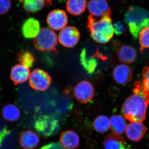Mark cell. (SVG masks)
<instances>
[{
	"instance_id": "cell-1",
	"label": "cell",
	"mask_w": 149,
	"mask_h": 149,
	"mask_svg": "<svg viewBox=\"0 0 149 149\" xmlns=\"http://www.w3.org/2000/svg\"><path fill=\"white\" fill-rule=\"evenodd\" d=\"M111 13L100 17H88L87 25L91 37L97 42L104 44L111 40L114 35Z\"/></svg>"
},
{
	"instance_id": "cell-2",
	"label": "cell",
	"mask_w": 149,
	"mask_h": 149,
	"mask_svg": "<svg viewBox=\"0 0 149 149\" xmlns=\"http://www.w3.org/2000/svg\"><path fill=\"white\" fill-rule=\"evenodd\" d=\"M149 100L147 97L133 93L125 100L121 108L123 117L131 122L142 123L146 119Z\"/></svg>"
},
{
	"instance_id": "cell-3",
	"label": "cell",
	"mask_w": 149,
	"mask_h": 149,
	"mask_svg": "<svg viewBox=\"0 0 149 149\" xmlns=\"http://www.w3.org/2000/svg\"><path fill=\"white\" fill-rule=\"evenodd\" d=\"M125 22L131 35L137 39L141 31L149 26V12L141 7H130L125 13Z\"/></svg>"
},
{
	"instance_id": "cell-4",
	"label": "cell",
	"mask_w": 149,
	"mask_h": 149,
	"mask_svg": "<svg viewBox=\"0 0 149 149\" xmlns=\"http://www.w3.org/2000/svg\"><path fill=\"white\" fill-rule=\"evenodd\" d=\"M34 42L35 48L41 52L55 50L57 36L52 29L44 27L34 39Z\"/></svg>"
},
{
	"instance_id": "cell-5",
	"label": "cell",
	"mask_w": 149,
	"mask_h": 149,
	"mask_svg": "<svg viewBox=\"0 0 149 149\" xmlns=\"http://www.w3.org/2000/svg\"><path fill=\"white\" fill-rule=\"evenodd\" d=\"M34 127L40 135L46 137L54 136L60 130L58 120L48 115L38 117L34 123Z\"/></svg>"
},
{
	"instance_id": "cell-6",
	"label": "cell",
	"mask_w": 149,
	"mask_h": 149,
	"mask_svg": "<svg viewBox=\"0 0 149 149\" xmlns=\"http://www.w3.org/2000/svg\"><path fill=\"white\" fill-rule=\"evenodd\" d=\"M52 81L50 76L42 70L35 69L29 75V85L33 89L37 91H47L49 88Z\"/></svg>"
},
{
	"instance_id": "cell-7",
	"label": "cell",
	"mask_w": 149,
	"mask_h": 149,
	"mask_svg": "<svg viewBox=\"0 0 149 149\" xmlns=\"http://www.w3.org/2000/svg\"><path fill=\"white\" fill-rule=\"evenodd\" d=\"M80 39V32L73 26H67L61 29L58 37L61 44L67 48H72L76 46Z\"/></svg>"
},
{
	"instance_id": "cell-8",
	"label": "cell",
	"mask_w": 149,
	"mask_h": 149,
	"mask_svg": "<svg viewBox=\"0 0 149 149\" xmlns=\"http://www.w3.org/2000/svg\"><path fill=\"white\" fill-rule=\"evenodd\" d=\"M74 95L76 100L83 104L91 102L95 95L93 85L86 80L78 83L74 88Z\"/></svg>"
},
{
	"instance_id": "cell-9",
	"label": "cell",
	"mask_w": 149,
	"mask_h": 149,
	"mask_svg": "<svg viewBox=\"0 0 149 149\" xmlns=\"http://www.w3.org/2000/svg\"><path fill=\"white\" fill-rule=\"evenodd\" d=\"M47 22L52 29L61 30L67 24L68 17L64 10L61 9L54 10L48 14Z\"/></svg>"
},
{
	"instance_id": "cell-10",
	"label": "cell",
	"mask_w": 149,
	"mask_h": 149,
	"mask_svg": "<svg viewBox=\"0 0 149 149\" xmlns=\"http://www.w3.org/2000/svg\"><path fill=\"white\" fill-rule=\"evenodd\" d=\"M133 72L131 68L125 64L117 65L113 71V76L116 83L120 85L128 84L132 80Z\"/></svg>"
},
{
	"instance_id": "cell-11",
	"label": "cell",
	"mask_w": 149,
	"mask_h": 149,
	"mask_svg": "<svg viewBox=\"0 0 149 149\" xmlns=\"http://www.w3.org/2000/svg\"><path fill=\"white\" fill-rule=\"evenodd\" d=\"M146 131V128L142 123L131 122L127 125L125 134L129 140L136 142L143 138Z\"/></svg>"
},
{
	"instance_id": "cell-12",
	"label": "cell",
	"mask_w": 149,
	"mask_h": 149,
	"mask_svg": "<svg viewBox=\"0 0 149 149\" xmlns=\"http://www.w3.org/2000/svg\"><path fill=\"white\" fill-rule=\"evenodd\" d=\"M59 141L61 146L65 149H75L80 146L79 136L72 130L63 132L61 134Z\"/></svg>"
},
{
	"instance_id": "cell-13",
	"label": "cell",
	"mask_w": 149,
	"mask_h": 149,
	"mask_svg": "<svg viewBox=\"0 0 149 149\" xmlns=\"http://www.w3.org/2000/svg\"><path fill=\"white\" fill-rule=\"evenodd\" d=\"M40 30V22L33 17L27 19L24 22L22 26V33L24 37L27 39L35 38Z\"/></svg>"
},
{
	"instance_id": "cell-14",
	"label": "cell",
	"mask_w": 149,
	"mask_h": 149,
	"mask_svg": "<svg viewBox=\"0 0 149 149\" xmlns=\"http://www.w3.org/2000/svg\"><path fill=\"white\" fill-rule=\"evenodd\" d=\"M88 9L93 16L100 17L111 12L106 0H90Z\"/></svg>"
},
{
	"instance_id": "cell-15",
	"label": "cell",
	"mask_w": 149,
	"mask_h": 149,
	"mask_svg": "<svg viewBox=\"0 0 149 149\" xmlns=\"http://www.w3.org/2000/svg\"><path fill=\"white\" fill-rule=\"evenodd\" d=\"M19 144L24 149H34L40 143V138L37 133L30 130L22 132L19 137Z\"/></svg>"
},
{
	"instance_id": "cell-16",
	"label": "cell",
	"mask_w": 149,
	"mask_h": 149,
	"mask_svg": "<svg viewBox=\"0 0 149 149\" xmlns=\"http://www.w3.org/2000/svg\"><path fill=\"white\" fill-rule=\"evenodd\" d=\"M22 3L23 9L27 13H35L44 8L52 5V0H19Z\"/></svg>"
},
{
	"instance_id": "cell-17",
	"label": "cell",
	"mask_w": 149,
	"mask_h": 149,
	"mask_svg": "<svg viewBox=\"0 0 149 149\" xmlns=\"http://www.w3.org/2000/svg\"><path fill=\"white\" fill-rule=\"evenodd\" d=\"M29 68L21 64H17L12 68L10 78L15 85L26 82L30 75Z\"/></svg>"
},
{
	"instance_id": "cell-18",
	"label": "cell",
	"mask_w": 149,
	"mask_h": 149,
	"mask_svg": "<svg viewBox=\"0 0 149 149\" xmlns=\"http://www.w3.org/2000/svg\"><path fill=\"white\" fill-rule=\"evenodd\" d=\"M104 146L105 149H125L126 142L122 136L113 133L107 136Z\"/></svg>"
},
{
	"instance_id": "cell-19",
	"label": "cell",
	"mask_w": 149,
	"mask_h": 149,
	"mask_svg": "<svg viewBox=\"0 0 149 149\" xmlns=\"http://www.w3.org/2000/svg\"><path fill=\"white\" fill-rule=\"evenodd\" d=\"M118 58L123 63L130 64L136 61L137 52L133 47L128 45L123 46L118 50Z\"/></svg>"
},
{
	"instance_id": "cell-20",
	"label": "cell",
	"mask_w": 149,
	"mask_h": 149,
	"mask_svg": "<svg viewBox=\"0 0 149 149\" xmlns=\"http://www.w3.org/2000/svg\"><path fill=\"white\" fill-rule=\"evenodd\" d=\"M87 6L86 0H67L66 8L68 12L74 16L83 14Z\"/></svg>"
},
{
	"instance_id": "cell-21",
	"label": "cell",
	"mask_w": 149,
	"mask_h": 149,
	"mask_svg": "<svg viewBox=\"0 0 149 149\" xmlns=\"http://www.w3.org/2000/svg\"><path fill=\"white\" fill-rule=\"evenodd\" d=\"M80 61L84 69L90 74L93 73L97 66V59L94 56L89 57L85 49H83L80 54Z\"/></svg>"
},
{
	"instance_id": "cell-22",
	"label": "cell",
	"mask_w": 149,
	"mask_h": 149,
	"mask_svg": "<svg viewBox=\"0 0 149 149\" xmlns=\"http://www.w3.org/2000/svg\"><path fill=\"white\" fill-rule=\"evenodd\" d=\"M110 128L113 133L121 135L126 130L127 123L125 118L118 115L113 116L110 118Z\"/></svg>"
},
{
	"instance_id": "cell-23",
	"label": "cell",
	"mask_w": 149,
	"mask_h": 149,
	"mask_svg": "<svg viewBox=\"0 0 149 149\" xmlns=\"http://www.w3.org/2000/svg\"><path fill=\"white\" fill-rule=\"evenodd\" d=\"M3 117L6 120L14 122L19 119L20 111L18 108L12 104H8L4 107L2 111Z\"/></svg>"
},
{
	"instance_id": "cell-24",
	"label": "cell",
	"mask_w": 149,
	"mask_h": 149,
	"mask_svg": "<svg viewBox=\"0 0 149 149\" xmlns=\"http://www.w3.org/2000/svg\"><path fill=\"white\" fill-rule=\"evenodd\" d=\"M93 127L98 133H106L110 128L109 118L106 116H99L96 118L93 122Z\"/></svg>"
},
{
	"instance_id": "cell-25",
	"label": "cell",
	"mask_w": 149,
	"mask_h": 149,
	"mask_svg": "<svg viewBox=\"0 0 149 149\" xmlns=\"http://www.w3.org/2000/svg\"><path fill=\"white\" fill-rule=\"evenodd\" d=\"M18 60L21 64L29 68L33 66L35 59L31 53L24 51L19 55Z\"/></svg>"
},
{
	"instance_id": "cell-26",
	"label": "cell",
	"mask_w": 149,
	"mask_h": 149,
	"mask_svg": "<svg viewBox=\"0 0 149 149\" xmlns=\"http://www.w3.org/2000/svg\"><path fill=\"white\" fill-rule=\"evenodd\" d=\"M140 50L143 53L145 49L149 48V26L143 29L139 35Z\"/></svg>"
},
{
	"instance_id": "cell-27",
	"label": "cell",
	"mask_w": 149,
	"mask_h": 149,
	"mask_svg": "<svg viewBox=\"0 0 149 149\" xmlns=\"http://www.w3.org/2000/svg\"><path fill=\"white\" fill-rule=\"evenodd\" d=\"M11 7L10 0H0V15L8 13Z\"/></svg>"
},
{
	"instance_id": "cell-28",
	"label": "cell",
	"mask_w": 149,
	"mask_h": 149,
	"mask_svg": "<svg viewBox=\"0 0 149 149\" xmlns=\"http://www.w3.org/2000/svg\"><path fill=\"white\" fill-rule=\"evenodd\" d=\"M114 33L117 36L123 35L126 33V28L124 24L120 22H117L113 24Z\"/></svg>"
},
{
	"instance_id": "cell-29",
	"label": "cell",
	"mask_w": 149,
	"mask_h": 149,
	"mask_svg": "<svg viewBox=\"0 0 149 149\" xmlns=\"http://www.w3.org/2000/svg\"><path fill=\"white\" fill-rule=\"evenodd\" d=\"M142 78L144 87L147 91L149 92V67L146 66L143 68L142 73Z\"/></svg>"
},
{
	"instance_id": "cell-30",
	"label": "cell",
	"mask_w": 149,
	"mask_h": 149,
	"mask_svg": "<svg viewBox=\"0 0 149 149\" xmlns=\"http://www.w3.org/2000/svg\"><path fill=\"white\" fill-rule=\"evenodd\" d=\"M40 149H65L58 143H52L42 147Z\"/></svg>"
},
{
	"instance_id": "cell-31",
	"label": "cell",
	"mask_w": 149,
	"mask_h": 149,
	"mask_svg": "<svg viewBox=\"0 0 149 149\" xmlns=\"http://www.w3.org/2000/svg\"><path fill=\"white\" fill-rule=\"evenodd\" d=\"M59 3H64L66 0H57Z\"/></svg>"
},
{
	"instance_id": "cell-32",
	"label": "cell",
	"mask_w": 149,
	"mask_h": 149,
	"mask_svg": "<svg viewBox=\"0 0 149 149\" xmlns=\"http://www.w3.org/2000/svg\"><path fill=\"white\" fill-rule=\"evenodd\" d=\"M148 98L149 100V93H148Z\"/></svg>"
}]
</instances>
